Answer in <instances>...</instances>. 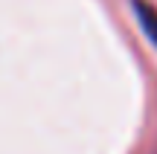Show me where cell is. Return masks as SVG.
Here are the masks:
<instances>
[{
	"label": "cell",
	"instance_id": "1",
	"mask_svg": "<svg viewBox=\"0 0 157 154\" xmlns=\"http://www.w3.org/2000/svg\"><path fill=\"white\" fill-rule=\"evenodd\" d=\"M134 9H137V17H140V23H143L146 38L151 41V44H157V12L146 3V0H134Z\"/></svg>",
	"mask_w": 157,
	"mask_h": 154
}]
</instances>
